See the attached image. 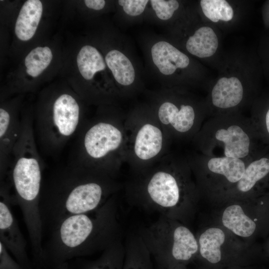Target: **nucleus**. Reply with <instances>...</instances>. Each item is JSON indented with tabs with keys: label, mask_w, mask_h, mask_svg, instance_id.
Instances as JSON below:
<instances>
[{
	"label": "nucleus",
	"mask_w": 269,
	"mask_h": 269,
	"mask_svg": "<svg viewBox=\"0 0 269 269\" xmlns=\"http://www.w3.org/2000/svg\"><path fill=\"white\" fill-rule=\"evenodd\" d=\"M115 195L98 209L67 216L49 228L42 245L43 267L56 269L72 259L103 252L121 240Z\"/></svg>",
	"instance_id": "1"
},
{
	"label": "nucleus",
	"mask_w": 269,
	"mask_h": 269,
	"mask_svg": "<svg viewBox=\"0 0 269 269\" xmlns=\"http://www.w3.org/2000/svg\"><path fill=\"white\" fill-rule=\"evenodd\" d=\"M113 176L70 164L42 182L40 211L43 232L69 216L93 211L115 195Z\"/></svg>",
	"instance_id": "2"
},
{
	"label": "nucleus",
	"mask_w": 269,
	"mask_h": 269,
	"mask_svg": "<svg viewBox=\"0 0 269 269\" xmlns=\"http://www.w3.org/2000/svg\"><path fill=\"white\" fill-rule=\"evenodd\" d=\"M44 98L33 121L35 136L40 151L54 156L80 130L83 111L79 100L71 92L56 91Z\"/></svg>",
	"instance_id": "3"
},
{
	"label": "nucleus",
	"mask_w": 269,
	"mask_h": 269,
	"mask_svg": "<svg viewBox=\"0 0 269 269\" xmlns=\"http://www.w3.org/2000/svg\"><path fill=\"white\" fill-rule=\"evenodd\" d=\"M195 201V187L187 173L171 167L158 169L147 177L138 203L160 215L181 222L192 214Z\"/></svg>",
	"instance_id": "4"
},
{
	"label": "nucleus",
	"mask_w": 269,
	"mask_h": 269,
	"mask_svg": "<svg viewBox=\"0 0 269 269\" xmlns=\"http://www.w3.org/2000/svg\"><path fill=\"white\" fill-rule=\"evenodd\" d=\"M82 126L70 164L113 176L117 156L124 142L121 128L108 117Z\"/></svg>",
	"instance_id": "5"
},
{
	"label": "nucleus",
	"mask_w": 269,
	"mask_h": 269,
	"mask_svg": "<svg viewBox=\"0 0 269 269\" xmlns=\"http://www.w3.org/2000/svg\"><path fill=\"white\" fill-rule=\"evenodd\" d=\"M181 223L160 215L154 222L138 231L155 263L186 266L196 258L199 251L197 238Z\"/></svg>",
	"instance_id": "6"
},
{
	"label": "nucleus",
	"mask_w": 269,
	"mask_h": 269,
	"mask_svg": "<svg viewBox=\"0 0 269 269\" xmlns=\"http://www.w3.org/2000/svg\"><path fill=\"white\" fill-rule=\"evenodd\" d=\"M199 251L197 260L202 269H224L235 266H247V253L229 247L230 239L224 229L211 227L197 238Z\"/></svg>",
	"instance_id": "7"
},
{
	"label": "nucleus",
	"mask_w": 269,
	"mask_h": 269,
	"mask_svg": "<svg viewBox=\"0 0 269 269\" xmlns=\"http://www.w3.org/2000/svg\"><path fill=\"white\" fill-rule=\"evenodd\" d=\"M10 185L5 180L0 185V242L24 269H32L26 251V242L13 214Z\"/></svg>",
	"instance_id": "8"
},
{
	"label": "nucleus",
	"mask_w": 269,
	"mask_h": 269,
	"mask_svg": "<svg viewBox=\"0 0 269 269\" xmlns=\"http://www.w3.org/2000/svg\"><path fill=\"white\" fill-rule=\"evenodd\" d=\"M211 138L222 147V156L243 159L252 155L260 156L253 153L255 138H261L254 125L249 130L239 122L225 123L215 128Z\"/></svg>",
	"instance_id": "9"
},
{
	"label": "nucleus",
	"mask_w": 269,
	"mask_h": 269,
	"mask_svg": "<svg viewBox=\"0 0 269 269\" xmlns=\"http://www.w3.org/2000/svg\"><path fill=\"white\" fill-rule=\"evenodd\" d=\"M17 102L2 104L0 108V178L5 179L9 171L15 145L21 129Z\"/></svg>",
	"instance_id": "10"
},
{
	"label": "nucleus",
	"mask_w": 269,
	"mask_h": 269,
	"mask_svg": "<svg viewBox=\"0 0 269 269\" xmlns=\"http://www.w3.org/2000/svg\"><path fill=\"white\" fill-rule=\"evenodd\" d=\"M159 121L176 133L186 134L196 124V113L193 107L187 104L177 105L169 101L162 103L157 110Z\"/></svg>",
	"instance_id": "11"
},
{
	"label": "nucleus",
	"mask_w": 269,
	"mask_h": 269,
	"mask_svg": "<svg viewBox=\"0 0 269 269\" xmlns=\"http://www.w3.org/2000/svg\"><path fill=\"white\" fill-rule=\"evenodd\" d=\"M163 145V134L161 129L152 123H145L136 131L133 152L135 157L143 161L156 157Z\"/></svg>",
	"instance_id": "12"
},
{
	"label": "nucleus",
	"mask_w": 269,
	"mask_h": 269,
	"mask_svg": "<svg viewBox=\"0 0 269 269\" xmlns=\"http://www.w3.org/2000/svg\"><path fill=\"white\" fill-rule=\"evenodd\" d=\"M150 55L153 64L163 75H171L177 69L186 68L190 63L185 54L166 41L154 43L150 49Z\"/></svg>",
	"instance_id": "13"
},
{
	"label": "nucleus",
	"mask_w": 269,
	"mask_h": 269,
	"mask_svg": "<svg viewBox=\"0 0 269 269\" xmlns=\"http://www.w3.org/2000/svg\"><path fill=\"white\" fill-rule=\"evenodd\" d=\"M223 226L232 234L243 238H248L255 233L256 221L247 213L243 202H234L224 209L221 215Z\"/></svg>",
	"instance_id": "14"
},
{
	"label": "nucleus",
	"mask_w": 269,
	"mask_h": 269,
	"mask_svg": "<svg viewBox=\"0 0 269 269\" xmlns=\"http://www.w3.org/2000/svg\"><path fill=\"white\" fill-rule=\"evenodd\" d=\"M269 176V152H266L249 162L242 178L231 189L235 195L247 197L257 186Z\"/></svg>",
	"instance_id": "15"
},
{
	"label": "nucleus",
	"mask_w": 269,
	"mask_h": 269,
	"mask_svg": "<svg viewBox=\"0 0 269 269\" xmlns=\"http://www.w3.org/2000/svg\"><path fill=\"white\" fill-rule=\"evenodd\" d=\"M208 173L231 189L242 177L247 165L241 159L226 156L210 157L206 164Z\"/></svg>",
	"instance_id": "16"
},
{
	"label": "nucleus",
	"mask_w": 269,
	"mask_h": 269,
	"mask_svg": "<svg viewBox=\"0 0 269 269\" xmlns=\"http://www.w3.org/2000/svg\"><path fill=\"white\" fill-rule=\"evenodd\" d=\"M43 12V5L39 0H28L22 5L17 17L14 32L18 39L30 40L35 34Z\"/></svg>",
	"instance_id": "17"
},
{
	"label": "nucleus",
	"mask_w": 269,
	"mask_h": 269,
	"mask_svg": "<svg viewBox=\"0 0 269 269\" xmlns=\"http://www.w3.org/2000/svg\"><path fill=\"white\" fill-rule=\"evenodd\" d=\"M243 94V85L238 78L222 77L212 89V102L215 107L220 109L231 108L240 104Z\"/></svg>",
	"instance_id": "18"
},
{
	"label": "nucleus",
	"mask_w": 269,
	"mask_h": 269,
	"mask_svg": "<svg viewBox=\"0 0 269 269\" xmlns=\"http://www.w3.org/2000/svg\"><path fill=\"white\" fill-rule=\"evenodd\" d=\"M125 247L123 269H154L152 258L137 233L128 237Z\"/></svg>",
	"instance_id": "19"
},
{
	"label": "nucleus",
	"mask_w": 269,
	"mask_h": 269,
	"mask_svg": "<svg viewBox=\"0 0 269 269\" xmlns=\"http://www.w3.org/2000/svg\"><path fill=\"white\" fill-rule=\"evenodd\" d=\"M105 61L116 83L120 86L132 85L135 79V71L130 58L117 49L109 50L105 56Z\"/></svg>",
	"instance_id": "20"
},
{
	"label": "nucleus",
	"mask_w": 269,
	"mask_h": 269,
	"mask_svg": "<svg viewBox=\"0 0 269 269\" xmlns=\"http://www.w3.org/2000/svg\"><path fill=\"white\" fill-rule=\"evenodd\" d=\"M76 61L79 73L87 81L93 80L97 73L104 71L107 67L101 53L91 45L82 47L77 54Z\"/></svg>",
	"instance_id": "21"
},
{
	"label": "nucleus",
	"mask_w": 269,
	"mask_h": 269,
	"mask_svg": "<svg viewBox=\"0 0 269 269\" xmlns=\"http://www.w3.org/2000/svg\"><path fill=\"white\" fill-rule=\"evenodd\" d=\"M218 37L210 27L203 26L190 36L186 43L187 50L199 58L212 56L218 47Z\"/></svg>",
	"instance_id": "22"
},
{
	"label": "nucleus",
	"mask_w": 269,
	"mask_h": 269,
	"mask_svg": "<svg viewBox=\"0 0 269 269\" xmlns=\"http://www.w3.org/2000/svg\"><path fill=\"white\" fill-rule=\"evenodd\" d=\"M125 247L120 240L102 252L97 259L86 261L81 269H123Z\"/></svg>",
	"instance_id": "23"
},
{
	"label": "nucleus",
	"mask_w": 269,
	"mask_h": 269,
	"mask_svg": "<svg viewBox=\"0 0 269 269\" xmlns=\"http://www.w3.org/2000/svg\"><path fill=\"white\" fill-rule=\"evenodd\" d=\"M53 59L51 49L48 46H37L26 56L24 65L26 74L33 78L39 76L48 67Z\"/></svg>",
	"instance_id": "24"
},
{
	"label": "nucleus",
	"mask_w": 269,
	"mask_h": 269,
	"mask_svg": "<svg viewBox=\"0 0 269 269\" xmlns=\"http://www.w3.org/2000/svg\"><path fill=\"white\" fill-rule=\"evenodd\" d=\"M200 5L205 15L214 22L231 20L234 15L231 6L225 0H202Z\"/></svg>",
	"instance_id": "25"
},
{
	"label": "nucleus",
	"mask_w": 269,
	"mask_h": 269,
	"mask_svg": "<svg viewBox=\"0 0 269 269\" xmlns=\"http://www.w3.org/2000/svg\"><path fill=\"white\" fill-rule=\"evenodd\" d=\"M149 3L157 17L161 20L170 19L179 6L176 0H151Z\"/></svg>",
	"instance_id": "26"
},
{
	"label": "nucleus",
	"mask_w": 269,
	"mask_h": 269,
	"mask_svg": "<svg viewBox=\"0 0 269 269\" xmlns=\"http://www.w3.org/2000/svg\"><path fill=\"white\" fill-rule=\"evenodd\" d=\"M118 3L127 15L131 16H137L144 12L149 3V0H119Z\"/></svg>",
	"instance_id": "27"
},
{
	"label": "nucleus",
	"mask_w": 269,
	"mask_h": 269,
	"mask_svg": "<svg viewBox=\"0 0 269 269\" xmlns=\"http://www.w3.org/2000/svg\"><path fill=\"white\" fill-rule=\"evenodd\" d=\"M0 269H24L0 242Z\"/></svg>",
	"instance_id": "28"
},
{
	"label": "nucleus",
	"mask_w": 269,
	"mask_h": 269,
	"mask_svg": "<svg viewBox=\"0 0 269 269\" xmlns=\"http://www.w3.org/2000/svg\"><path fill=\"white\" fill-rule=\"evenodd\" d=\"M253 123L263 141L269 145V108L261 120Z\"/></svg>",
	"instance_id": "29"
},
{
	"label": "nucleus",
	"mask_w": 269,
	"mask_h": 269,
	"mask_svg": "<svg viewBox=\"0 0 269 269\" xmlns=\"http://www.w3.org/2000/svg\"><path fill=\"white\" fill-rule=\"evenodd\" d=\"M84 1L87 7L96 10L103 9L106 5V1L104 0H85Z\"/></svg>",
	"instance_id": "30"
},
{
	"label": "nucleus",
	"mask_w": 269,
	"mask_h": 269,
	"mask_svg": "<svg viewBox=\"0 0 269 269\" xmlns=\"http://www.w3.org/2000/svg\"><path fill=\"white\" fill-rule=\"evenodd\" d=\"M224 269H250L248 266H235Z\"/></svg>",
	"instance_id": "31"
},
{
	"label": "nucleus",
	"mask_w": 269,
	"mask_h": 269,
	"mask_svg": "<svg viewBox=\"0 0 269 269\" xmlns=\"http://www.w3.org/2000/svg\"><path fill=\"white\" fill-rule=\"evenodd\" d=\"M56 269H69L68 262L65 263L59 268Z\"/></svg>",
	"instance_id": "32"
}]
</instances>
